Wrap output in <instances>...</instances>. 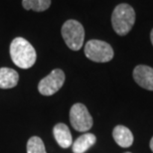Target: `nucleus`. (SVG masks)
<instances>
[{
  "label": "nucleus",
  "instance_id": "f257e3e1",
  "mask_svg": "<svg viewBox=\"0 0 153 153\" xmlns=\"http://www.w3.org/2000/svg\"><path fill=\"white\" fill-rule=\"evenodd\" d=\"M10 57L17 67L29 69L34 66L37 54L34 47L22 37L15 38L10 44Z\"/></svg>",
  "mask_w": 153,
  "mask_h": 153
},
{
  "label": "nucleus",
  "instance_id": "f03ea898",
  "mask_svg": "<svg viewBox=\"0 0 153 153\" xmlns=\"http://www.w3.org/2000/svg\"><path fill=\"white\" fill-rule=\"evenodd\" d=\"M135 22V12L130 5L122 3L114 8L111 15L114 30L119 36L128 34Z\"/></svg>",
  "mask_w": 153,
  "mask_h": 153
},
{
  "label": "nucleus",
  "instance_id": "7ed1b4c3",
  "mask_svg": "<svg viewBox=\"0 0 153 153\" xmlns=\"http://www.w3.org/2000/svg\"><path fill=\"white\" fill-rule=\"evenodd\" d=\"M62 36L67 46L73 51H79L85 40V29L76 20H68L63 24Z\"/></svg>",
  "mask_w": 153,
  "mask_h": 153
},
{
  "label": "nucleus",
  "instance_id": "20e7f679",
  "mask_svg": "<svg viewBox=\"0 0 153 153\" xmlns=\"http://www.w3.org/2000/svg\"><path fill=\"white\" fill-rule=\"evenodd\" d=\"M85 54L88 59L97 63H106L114 58L111 46L100 40H90L85 46Z\"/></svg>",
  "mask_w": 153,
  "mask_h": 153
},
{
  "label": "nucleus",
  "instance_id": "39448f33",
  "mask_svg": "<svg viewBox=\"0 0 153 153\" xmlns=\"http://www.w3.org/2000/svg\"><path fill=\"white\" fill-rule=\"evenodd\" d=\"M70 120L76 131L85 132L93 126V117L82 103H75L70 111Z\"/></svg>",
  "mask_w": 153,
  "mask_h": 153
},
{
  "label": "nucleus",
  "instance_id": "423d86ee",
  "mask_svg": "<svg viewBox=\"0 0 153 153\" xmlns=\"http://www.w3.org/2000/svg\"><path fill=\"white\" fill-rule=\"evenodd\" d=\"M65 82V74L61 69H55L38 85L39 93L43 96H52L56 94Z\"/></svg>",
  "mask_w": 153,
  "mask_h": 153
},
{
  "label": "nucleus",
  "instance_id": "0eeeda50",
  "mask_svg": "<svg viewBox=\"0 0 153 153\" xmlns=\"http://www.w3.org/2000/svg\"><path fill=\"white\" fill-rule=\"evenodd\" d=\"M133 79L137 85L148 91H153V69L151 67L139 65L133 70Z\"/></svg>",
  "mask_w": 153,
  "mask_h": 153
},
{
  "label": "nucleus",
  "instance_id": "6e6552de",
  "mask_svg": "<svg viewBox=\"0 0 153 153\" xmlns=\"http://www.w3.org/2000/svg\"><path fill=\"white\" fill-rule=\"evenodd\" d=\"M55 139L62 148H68L73 144V137L69 127L65 123H58L54 126Z\"/></svg>",
  "mask_w": 153,
  "mask_h": 153
},
{
  "label": "nucleus",
  "instance_id": "1a4fd4ad",
  "mask_svg": "<svg viewBox=\"0 0 153 153\" xmlns=\"http://www.w3.org/2000/svg\"><path fill=\"white\" fill-rule=\"evenodd\" d=\"M112 136L115 140V142L120 147L126 148L132 145L133 143V134L128 129L127 127L123 125H117L114 127L112 131Z\"/></svg>",
  "mask_w": 153,
  "mask_h": 153
},
{
  "label": "nucleus",
  "instance_id": "9d476101",
  "mask_svg": "<svg viewBox=\"0 0 153 153\" xmlns=\"http://www.w3.org/2000/svg\"><path fill=\"white\" fill-rule=\"evenodd\" d=\"M19 81V75L13 69L10 68H0V88H15Z\"/></svg>",
  "mask_w": 153,
  "mask_h": 153
},
{
  "label": "nucleus",
  "instance_id": "9b49d317",
  "mask_svg": "<svg viewBox=\"0 0 153 153\" xmlns=\"http://www.w3.org/2000/svg\"><path fill=\"white\" fill-rule=\"evenodd\" d=\"M97 141V137L93 133H85L76 138L73 143V152L74 153H85L88 148L94 145Z\"/></svg>",
  "mask_w": 153,
  "mask_h": 153
},
{
  "label": "nucleus",
  "instance_id": "f8f14e48",
  "mask_svg": "<svg viewBox=\"0 0 153 153\" xmlns=\"http://www.w3.org/2000/svg\"><path fill=\"white\" fill-rule=\"evenodd\" d=\"M22 5L26 10L43 12L50 7L51 0H22Z\"/></svg>",
  "mask_w": 153,
  "mask_h": 153
},
{
  "label": "nucleus",
  "instance_id": "ddd939ff",
  "mask_svg": "<svg viewBox=\"0 0 153 153\" xmlns=\"http://www.w3.org/2000/svg\"><path fill=\"white\" fill-rule=\"evenodd\" d=\"M27 153H47L43 140L38 136H32L27 142Z\"/></svg>",
  "mask_w": 153,
  "mask_h": 153
},
{
  "label": "nucleus",
  "instance_id": "4468645a",
  "mask_svg": "<svg viewBox=\"0 0 153 153\" xmlns=\"http://www.w3.org/2000/svg\"><path fill=\"white\" fill-rule=\"evenodd\" d=\"M150 149L153 151V137H152L151 140H150Z\"/></svg>",
  "mask_w": 153,
  "mask_h": 153
},
{
  "label": "nucleus",
  "instance_id": "2eb2a0df",
  "mask_svg": "<svg viewBox=\"0 0 153 153\" xmlns=\"http://www.w3.org/2000/svg\"><path fill=\"white\" fill-rule=\"evenodd\" d=\"M150 39H151V43H152V45H153V29H152V31L150 33Z\"/></svg>",
  "mask_w": 153,
  "mask_h": 153
},
{
  "label": "nucleus",
  "instance_id": "dca6fc26",
  "mask_svg": "<svg viewBox=\"0 0 153 153\" xmlns=\"http://www.w3.org/2000/svg\"><path fill=\"white\" fill-rule=\"evenodd\" d=\"M125 153H131V152H125Z\"/></svg>",
  "mask_w": 153,
  "mask_h": 153
}]
</instances>
